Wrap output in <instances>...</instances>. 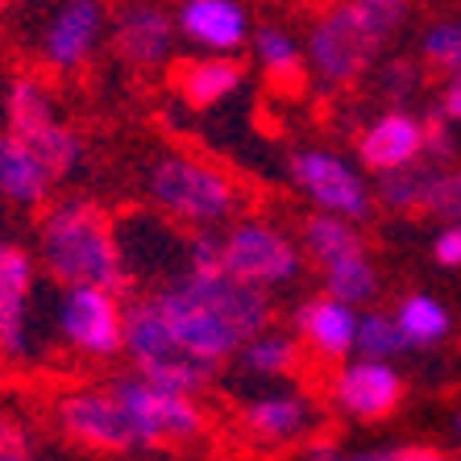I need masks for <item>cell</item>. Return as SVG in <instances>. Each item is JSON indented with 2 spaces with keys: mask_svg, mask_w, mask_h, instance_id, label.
I'll list each match as a JSON object with an SVG mask.
<instances>
[{
  "mask_svg": "<svg viewBox=\"0 0 461 461\" xmlns=\"http://www.w3.org/2000/svg\"><path fill=\"white\" fill-rule=\"evenodd\" d=\"M150 300L175 337L216 366L270 324L267 287L233 279L229 270H187Z\"/></svg>",
  "mask_w": 461,
  "mask_h": 461,
  "instance_id": "obj_1",
  "label": "cell"
},
{
  "mask_svg": "<svg viewBox=\"0 0 461 461\" xmlns=\"http://www.w3.org/2000/svg\"><path fill=\"white\" fill-rule=\"evenodd\" d=\"M38 254L42 267L50 270L59 283L67 287H108V291H125V262H121L117 237L108 216L87 200H67L54 204L42 216L38 229Z\"/></svg>",
  "mask_w": 461,
  "mask_h": 461,
  "instance_id": "obj_2",
  "label": "cell"
},
{
  "mask_svg": "<svg viewBox=\"0 0 461 461\" xmlns=\"http://www.w3.org/2000/svg\"><path fill=\"white\" fill-rule=\"evenodd\" d=\"M125 354L138 366L141 378L158 386H171L183 395H200L216 375V362L192 354L187 345L175 337V329L162 321L154 300H138L125 312Z\"/></svg>",
  "mask_w": 461,
  "mask_h": 461,
  "instance_id": "obj_3",
  "label": "cell"
},
{
  "mask_svg": "<svg viewBox=\"0 0 461 461\" xmlns=\"http://www.w3.org/2000/svg\"><path fill=\"white\" fill-rule=\"evenodd\" d=\"M386 42V33L378 30L362 13L357 0H345L337 9H329L321 22L308 30V67L321 79V87H349L362 79V71L375 63L378 46Z\"/></svg>",
  "mask_w": 461,
  "mask_h": 461,
  "instance_id": "obj_4",
  "label": "cell"
},
{
  "mask_svg": "<svg viewBox=\"0 0 461 461\" xmlns=\"http://www.w3.org/2000/svg\"><path fill=\"white\" fill-rule=\"evenodd\" d=\"M150 195L162 212L187 225H216L233 216L237 187L225 175L187 154H162L150 167Z\"/></svg>",
  "mask_w": 461,
  "mask_h": 461,
  "instance_id": "obj_5",
  "label": "cell"
},
{
  "mask_svg": "<svg viewBox=\"0 0 461 461\" xmlns=\"http://www.w3.org/2000/svg\"><path fill=\"white\" fill-rule=\"evenodd\" d=\"M54 420L63 437H71L84 449L100 453H129L146 449L138 432V420L129 403L117 395V386H84V391H67L54 403Z\"/></svg>",
  "mask_w": 461,
  "mask_h": 461,
  "instance_id": "obj_6",
  "label": "cell"
},
{
  "mask_svg": "<svg viewBox=\"0 0 461 461\" xmlns=\"http://www.w3.org/2000/svg\"><path fill=\"white\" fill-rule=\"evenodd\" d=\"M221 270L254 287H279L300 275V249L267 221H241L221 233Z\"/></svg>",
  "mask_w": 461,
  "mask_h": 461,
  "instance_id": "obj_7",
  "label": "cell"
},
{
  "mask_svg": "<svg viewBox=\"0 0 461 461\" xmlns=\"http://www.w3.org/2000/svg\"><path fill=\"white\" fill-rule=\"evenodd\" d=\"M117 395L129 403L133 420H138L141 445H183V440H195L204 432V411L195 408V395H183L171 386H158L150 378H121Z\"/></svg>",
  "mask_w": 461,
  "mask_h": 461,
  "instance_id": "obj_8",
  "label": "cell"
},
{
  "mask_svg": "<svg viewBox=\"0 0 461 461\" xmlns=\"http://www.w3.org/2000/svg\"><path fill=\"white\" fill-rule=\"evenodd\" d=\"M121 291L108 287H67L59 303V333L67 337L71 349L87 357H113L125 349V308L117 300Z\"/></svg>",
  "mask_w": 461,
  "mask_h": 461,
  "instance_id": "obj_9",
  "label": "cell"
},
{
  "mask_svg": "<svg viewBox=\"0 0 461 461\" xmlns=\"http://www.w3.org/2000/svg\"><path fill=\"white\" fill-rule=\"evenodd\" d=\"M291 179L312 195V204H321V212L345 216V221H370L375 212V192L362 183V175L345 158L329 150H303L291 158Z\"/></svg>",
  "mask_w": 461,
  "mask_h": 461,
  "instance_id": "obj_10",
  "label": "cell"
},
{
  "mask_svg": "<svg viewBox=\"0 0 461 461\" xmlns=\"http://www.w3.org/2000/svg\"><path fill=\"white\" fill-rule=\"evenodd\" d=\"M333 403L349 420H386L403 403V378L391 362L375 357H357L337 375Z\"/></svg>",
  "mask_w": 461,
  "mask_h": 461,
  "instance_id": "obj_11",
  "label": "cell"
},
{
  "mask_svg": "<svg viewBox=\"0 0 461 461\" xmlns=\"http://www.w3.org/2000/svg\"><path fill=\"white\" fill-rule=\"evenodd\" d=\"M171 42H175V25L158 5H125L113 25V46L125 63L133 67H158L171 59Z\"/></svg>",
  "mask_w": 461,
  "mask_h": 461,
  "instance_id": "obj_12",
  "label": "cell"
},
{
  "mask_svg": "<svg viewBox=\"0 0 461 461\" xmlns=\"http://www.w3.org/2000/svg\"><path fill=\"white\" fill-rule=\"evenodd\" d=\"M100 30H104V5L100 0H67L63 9L54 13L50 30H46V63L63 67V71L79 67L96 50Z\"/></svg>",
  "mask_w": 461,
  "mask_h": 461,
  "instance_id": "obj_13",
  "label": "cell"
},
{
  "mask_svg": "<svg viewBox=\"0 0 461 461\" xmlns=\"http://www.w3.org/2000/svg\"><path fill=\"white\" fill-rule=\"evenodd\" d=\"M357 158H362L366 171H399L408 162L424 158V125H420L411 113H383L375 125L362 133L357 141Z\"/></svg>",
  "mask_w": 461,
  "mask_h": 461,
  "instance_id": "obj_14",
  "label": "cell"
},
{
  "mask_svg": "<svg viewBox=\"0 0 461 461\" xmlns=\"http://www.w3.org/2000/svg\"><path fill=\"white\" fill-rule=\"evenodd\" d=\"M241 424L258 445H291V440L308 437V429L316 424V408L312 399L300 391H279V395H258L246 403Z\"/></svg>",
  "mask_w": 461,
  "mask_h": 461,
  "instance_id": "obj_15",
  "label": "cell"
},
{
  "mask_svg": "<svg viewBox=\"0 0 461 461\" xmlns=\"http://www.w3.org/2000/svg\"><path fill=\"white\" fill-rule=\"evenodd\" d=\"M179 30L187 42L216 54H229L237 46H246L249 17L241 9V0H183Z\"/></svg>",
  "mask_w": 461,
  "mask_h": 461,
  "instance_id": "obj_16",
  "label": "cell"
},
{
  "mask_svg": "<svg viewBox=\"0 0 461 461\" xmlns=\"http://www.w3.org/2000/svg\"><path fill=\"white\" fill-rule=\"evenodd\" d=\"M295 329L321 357H345L357 345V312L337 295H316L295 312Z\"/></svg>",
  "mask_w": 461,
  "mask_h": 461,
  "instance_id": "obj_17",
  "label": "cell"
},
{
  "mask_svg": "<svg viewBox=\"0 0 461 461\" xmlns=\"http://www.w3.org/2000/svg\"><path fill=\"white\" fill-rule=\"evenodd\" d=\"M33 262L25 249H0V354H25V300H30Z\"/></svg>",
  "mask_w": 461,
  "mask_h": 461,
  "instance_id": "obj_18",
  "label": "cell"
},
{
  "mask_svg": "<svg viewBox=\"0 0 461 461\" xmlns=\"http://www.w3.org/2000/svg\"><path fill=\"white\" fill-rule=\"evenodd\" d=\"M54 183L59 179L30 150V141L17 138L13 129H5L0 133V195L13 200V204H42Z\"/></svg>",
  "mask_w": 461,
  "mask_h": 461,
  "instance_id": "obj_19",
  "label": "cell"
},
{
  "mask_svg": "<svg viewBox=\"0 0 461 461\" xmlns=\"http://www.w3.org/2000/svg\"><path fill=\"white\" fill-rule=\"evenodd\" d=\"M303 246H308V254L316 258V267H321L324 275H333V270H345V267L370 258L354 221L333 216V212H316L303 221Z\"/></svg>",
  "mask_w": 461,
  "mask_h": 461,
  "instance_id": "obj_20",
  "label": "cell"
},
{
  "mask_svg": "<svg viewBox=\"0 0 461 461\" xmlns=\"http://www.w3.org/2000/svg\"><path fill=\"white\" fill-rule=\"evenodd\" d=\"M237 87H241V67L233 59H200V63H187L179 71V92L187 96V104L195 108H212L221 104L225 96H233Z\"/></svg>",
  "mask_w": 461,
  "mask_h": 461,
  "instance_id": "obj_21",
  "label": "cell"
},
{
  "mask_svg": "<svg viewBox=\"0 0 461 461\" xmlns=\"http://www.w3.org/2000/svg\"><path fill=\"white\" fill-rule=\"evenodd\" d=\"M395 324L399 333H403V345L408 349H432L449 337V308L437 300V295H408V300L399 303L395 312Z\"/></svg>",
  "mask_w": 461,
  "mask_h": 461,
  "instance_id": "obj_22",
  "label": "cell"
},
{
  "mask_svg": "<svg viewBox=\"0 0 461 461\" xmlns=\"http://www.w3.org/2000/svg\"><path fill=\"white\" fill-rule=\"evenodd\" d=\"M17 138L30 141V150L46 162V171H50L54 179L71 175L79 167V158H84V141H79V133L76 129H67V125H59V121H46V125L30 129V133H17Z\"/></svg>",
  "mask_w": 461,
  "mask_h": 461,
  "instance_id": "obj_23",
  "label": "cell"
},
{
  "mask_svg": "<svg viewBox=\"0 0 461 461\" xmlns=\"http://www.w3.org/2000/svg\"><path fill=\"white\" fill-rule=\"evenodd\" d=\"M5 117H9V129L13 133H30V129L46 125L54 121L50 113V96H46V87L38 84L33 76H17L5 92Z\"/></svg>",
  "mask_w": 461,
  "mask_h": 461,
  "instance_id": "obj_24",
  "label": "cell"
},
{
  "mask_svg": "<svg viewBox=\"0 0 461 461\" xmlns=\"http://www.w3.org/2000/svg\"><path fill=\"white\" fill-rule=\"evenodd\" d=\"M241 357H246V366L254 370V375L279 378V375H291V370H295V362H300V345H295V337H287V333H270V329H262L258 337H249V341L241 345Z\"/></svg>",
  "mask_w": 461,
  "mask_h": 461,
  "instance_id": "obj_25",
  "label": "cell"
},
{
  "mask_svg": "<svg viewBox=\"0 0 461 461\" xmlns=\"http://www.w3.org/2000/svg\"><path fill=\"white\" fill-rule=\"evenodd\" d=\"M362 357H375V362H391L399 349H408L403 345V333H399L395 316H386V312H366L357 316V345H354Z\"/></svg>",
  "mask_w": 461,
  "mask_h": 461,
  "instance_id": "obj_26",
  "label": "cell"
},
{
  "mask_svg": "<svg viewBox=\"0 0 461 461\" xmlns=\"http://www.w3.org/2000/svg\"><path fill=\"white\" fill-rule=\"evenodd\" d=\"M254 50H258V63L267 67L270 76H279V79L300 76V46H295V38H291L287 30H279V25L258 30Z\"/></svg>",
  "mask_w": 461,
  "mask_h": 461,
  "instance_id": "obj_27",
  "label": "cell"
},
{
  "mask_svg": "<svg viewBox=\"0 0 461 461\" xmlns=\"http://www.w3.org/2000/svg\"><path fill=\"white\" fill-rule=\"evenodd\" d=\"M424 59H429V67H437V71H445V76H453V71H461V22H437L424 30Z\"/></svg>",
  "mask_w": 461,
  "mask_h": 461,
  "instance_id": "obj_28",
  "label": "cell"
},
{
  "mask_svg": "<svg viewBox=\"0 0 461 461\" xmlns=\"http://www.w3.org/2000/svg\"><path fill=\"white\" fill-rule=\"evenodd\" d=\"M420 212L440 216V221H461V171H445L440 162L429 179V192H424V208Z\"/></svg>",
  "mask_w": 461,
  "mask_h": 461,
  "instance_id": "obj_29",
  "label": "cell"
},
{
  "mask_svg": "<svg viewBox=\"0 0 461 461\" xmlns=\"http://www.w3.org/2000/svg\"><path fill=\"white\" fill-rule=\"evenodd\" d=\"M416 87H420V71L411 63H391L386 67V76H383V92L391 104H408L411 96H416Z\"/></svg>",
  "mask_w": 461,
  "mask_h": 461,
  "instance_id": "obj_30",
  "label": "cell"
},
{
  "mask_svg": "<svg viewBox=\"0 0 461 461\" xmlns=\"http://www.w3.org/2000/svg\"><path fill=\"white\" fill-rule=\"evenodd\" d=\"M0 461H33L25 429L13 416H5V411H0Z\"/></svg>",
  "mask_w": 461,
  "mask_h": 461,
  "instance_id": "obj_31",
  "label": "cell"
},
{
  "mask_svg": "<svg viewBox=\"0 0 461 461\" xmlns=\"http://www.w3.org/2000/svg\"><path fill=\"white\" fill-rule=\"evenodd\" d=\"M432 258H437L440 267H461V221L445 225L432 241Z\"/></svg>",
  "mask_w": 461,
  "mask_h": 461,
  "instance_id": "obj_32",
  "label": "cell"
},
{
  "mask_svg": "<svg viewBox=\"0 0 461 461\" xmlns=\"http://www.w3.org/2000/svg\"><path fill=\"white\" fill-rule=\"evenodd\" d=\"M303 461H386V449H370V453H345L333 445H312L303 453Z\"/></svg>",
  "mask_w": 461,
  "mask_h": 461,
  "instance_id": "obj_33",
  "label": "cell"
},
{
  "mask_svg": "<svg viewBox=\"0 0 461 461\" xmlns=\"http://www.w3.org/2000/svg\"><path fill=\"white\" fill-rule=\"evenodd\" d=\"M386 461H453L445 449L437 445H399V449H386Z\"/></svg>",
  "mask_w": 461,
  "mask_h": 461,
  "instance_id": "obj_34",
  "label": "cell"
},
{
  "mask_svg": "<svg viewBox=\"0 0 461 461\" xmlns=\"http://www.w3.org/2000/svg\"><path fill=\"white\" fill-rule=\"evenodd\" d=\"M437 113L445 121H457V125H461V71H453V76H449V84H445V92H440Z\"/></svg>",
  "mask_w": 461,
  "mask_h": 461,
  "instance_id": "obj_35",
  "label": "cell"
},
{
  "mask_svg": "<svg viewBox=\"0 0 461 461\" xmlns=\"http://www.w3.org/2000/svg\"><path fill=\"white\" fill-rule=\"evenodd\" d=\"M453 437H461V411H453Z\"/></svg>",
  "mask_w": 461,
  "mask_h": 461,
  "instance_id": "obj_36",
  "label": "cell"
},
{
  "mask_svg": "<svg viewBox=\"0 0 461 461\" xmlns=\"http://www.w3.org/2000/svg\"><path fill=\"white\" fill-rule=\"evenodd\" d=\"M225 461H237V457H225Z\"/></svg>",
  "mask_w": 461,
  "mask_h": 461,
  "instance_id": "obj_37",
  "label": "cell"
},
{
  "mask_svg": "<svg viewBox=\"0 0 461 461\" xmlns=\"http://www.w3.org/2000/svg\"><path fill=\"white\" fill-rule=\"evenodd\" d=\"M0 249H5V246H0Z\"/></svg>",
  "mask_w": 461,
  "mask_h": 461,
  "instance_id": "obj_38",
  "label": "cell"
}]
</instances>
